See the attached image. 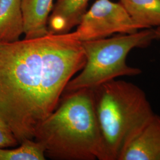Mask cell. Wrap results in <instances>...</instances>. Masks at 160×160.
I'll use <instances>...</instances> for the list:
<instances>
[{"label":"cell","instance_id":"1","mask_svg":"<svg viewBox=\"0 0 160 160\" xmlns=\"http://www.w3.org/2000/svg\"><path fill=\"white\" fill-rule=\"evenodd\" d=\"M86 61L74 32L0 42V119L18 143L34 139Z\"/></svg>","mask_w":160,"mask_h":160},{"label":"cell","instance_id":"2","mask_svg":"<svg viewBox=\"0 0 160 160\" xmlns=\"http://www.w3.org/2000/svg\"><path fill=\"white\" fill-rule=\"evenodd\" d=\"M38 126L34 139L46 157L58 160H104L92 88L66 93Z\"/></svg>","mask_w":160,"mask_h":160},{"label":"cell","instance_id":"3","mask_svg":"<svg viewBox=\"0 0 160 160\" xmlns=\"http://www.w3.org/2000/svg\"><path fill=\"white\" fill-rule=\"evenodd\" d=\"M92 89L104 160H119L155 113L145 92L130 82L116 79Z\"/></svg>","mask_w":160,"mask_h":160},{"label":"cell","instance_id":"4","mask_svg":"<svg viewBox=\"0 0 160 160\" xmlns=\"http://www.w3.org/2000/svg\"><path fill=\"white\" fill-rule=\"evenodd\" d=\"M155 40L158 38L154 28L82 42L86 63L80 74L68 82L63 93L93 88L120 77L141 74L140 69L128 65L127 57L133 49L147 48Z\"/></svg>","mask_w":160,"mask_h":160},{"label":"cell","instance_id":"5","mask_svg":"<svg viewBox=\"0 0 160 160\" xmlns=\"http://www.w3.org/2000/svg\"><path fill=\"white\" fill-rule=\"evenodd\" d=\"M142 30L120 2L96 0L81 17L75 31L81 42L97 40L114 34H129Z\"/></svg>","mask_w":160,"mask_h":160},{"label":"cell","instance_id":"6","mask_svg":"<svg viewBox=\"0 0 160 160\" xmlns=\"http://www.w3.org/2000/svg\"><path fill=\"white\" fill-rule=\"evenodd\" d=\"M119 160H160V116L154 114L127 145Z\"/></svg>","mask_w":160,"mask_h":160},{"label":"cell","instance_id":"7","mask_svg":"<svg viewBox=\"0 0 160 160\" xmlns=\"http://www.w3.org/2000/svg\"><path fill=\"white\" fill-rule=\"evenodd\" d=\"M90 0H57L48 20L49 34H64L80 23Z\"/></svg>","mask_w":160,"mask_h":160},{"label":"cell","instance_id":"8","mask_svg":"<svg viewBox=\"0 0 160 160\" xmlns=\"http://www.w3.org/2000/svg\"><path fill=\"white\" fill-rule=\"evenodd\" d=\"M53 0H22L24 39H34L49 34L48 23Z\"/></svg>","mask_w":160,"mask_h":160},{"label":"cell","instance_id":"9","mask_svg":"<svg viewBox=\"0 0 160 160\" xmlns=\"http://www.w3.org/2000/svg\"><path fill=\"white\" fill-rule=\"evenodd\" d=\"M22 0H0V42L20 40L24 34Z\"/></svg>","mask_w":160,"mask_h":160},{"label":"cell","instance_id":"10","mask_svg":"<svg viewBox=\"0 0 160 160\" xmlns=\"http://www.w3.org/2000/svg\"><path fill=\"white\" fill-rule=\"evenodd\" d=\"M119 2L141 29L160 28V0H120Z\"/></svg>","mask_w":160,"mask_h":160},{"label":"cell","instance_id":"11","mask_svg":"<svg viewBox=\"0 0 160 160\" xmlns=\"http://www.w3.org/2000/svg\"><path fill=\"white\" fill-rule=\"evenodd\" d=\"M16 148H0V160H45L43 146L34 139H26Z\"/></svg>","mask_w":160,"mask_h":160},{"label":"cell","instance_id":"12","mask_svg":"<svg viewBox=\"0 0 160 160\" xmlns=\"http://www.w3.org/2000/svg\"><path fill=\"white\" fill-rule=\"evenodd\" d=\"M18 143L16 138L8 129L0 127V148L13 147Z\"/></svg>","mask_w":160,"mask_h":160},{"label":"cell","instance_id":"13","mask_svg":"<svg viewBox=\"0 0 160 160\" xmlns=\"http://www.w3.org/2000/svg\"><path fill=\"white\" fill-rule=\"evenodd\" d=\"M0 127H2V128H7V129H8V128L6 124L2 121V120L0 119ZM10 130V129H9Z\"/></svg>","mask_w":160,"mask_h":160},{"label":"cell","instance_id":"14","mask_svg":"<svg viewBox=\"0 0 160 160\" xmlns=\"http://www.w3.org/2000/svg\"><path fill=\"white\" fill-rule=\"evenodd\" d=\"M156 29H157V34H158V40H160V28H156Z\"/></svg>","mask_w":160,"mask_h":160}]
</instances>
